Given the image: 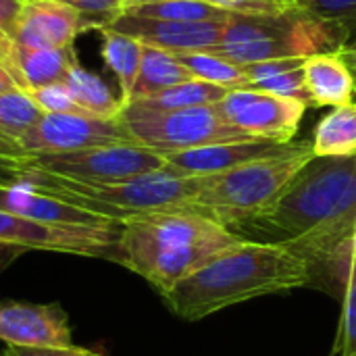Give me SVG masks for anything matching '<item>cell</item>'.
<instances>
[{"mask_svg": "<svg viewBox=\"0 0 356 356\" xmlns=\"http://www.w3.org/2000/svg\"><path fill=\"white\" fill-rule=\"evenodd\" d=\"M86 29L94 25L73 6L58 0H25L13 35L19 46L69 48Z\"/></svg>", "mask_w": 356, "mask_h": 356, "instance_id": "14", "label": "cell"}, {"mask_svg": "<svg viewBox=\"0 0 356 356\" xmlns=\"http://www.w3.org/2000/svg\"><path fill=\"white\" fill-rule=\"evenodd\" d=\"M311 265L336 267L356 232V154L313 156L259 219Z\"/></svg>", "mask_w": 356, "mask_h": 356, "instance_id": "1", "label": "cell"}, {"mask_svg": "<svg viewBox=\"0 0 356 356\" xmlns=\"http://www.w3.org/2000/svg\"><path fill=\"white\" fill-rule=\"evenodd\" d=\"M340 54H342L344 63L348 65V69H350V73H353L356 83V50H342Z\"/></svg>", "mask_w": 356, "mask_h": 356, "instance_id": "39", "label": "cell"}, {"mask_svg": "<svg viewBox=\"0 0 356 356\" xmlns=\"http://www.w3.org/2000/svg\"><path fill=\"white\" fill-rule=\"evenodd\" d=\"M25 167L81 184H115L167 167L163 154L136 142L108 144L60 154H35L23 161Z\"/></svg>", "mask_w": 356, "mask_h": 356, "instance_id": "8", "label": "cell"}, {"mask_svg": "<svg viewBox=\"0 0 356 356\" xmlns=\"http://www.w3.org/2000/svg\"><path fill=\"white\" fill-rule=\"evenodd\" d=\"M104 27L125 33L142 42L144 46H154L171 54H186V52H215L221 44L225 23H179V21L144 19V17L121 13Z\"/></svg>", "mask_w": 356, "mask_h": 356, "instance_id": "13", "label": "cell"}, {"mask_svg": "<svg viewBox=\"0 0 356 356\" xmlns=\"http://www.w3.org/2000/svg\"><path fill=\"white\" fill-rule=\"evenodd\" d=\"M134 142L119 119H96L88 115L44 113L42 119L19 140L27 156L75 152L108 144Z\"/></svg>", "mask_w": 356, "mask_h": 356, "instance_id": "11", "label": "cell"}, {"mask_svg": "<svg viewBox=\"0 0 356 356\" xmlns=\"http://www.w3.org/2000/svg\"><path fill=\"white\" fill-rule=\"evenodd\" d=\"M75 48H29L17 44V65L23 88L35 90L65 81L73 65H77Z\"/></svg>", "mask_w": 356, "mask_h": 356, "instance_id": "19", "label": "cell"}, {"mask_svg": "<svg viewBox=\"0 0 356 356\" xmlns=\"http://www.w3.org/2000/svg\"><path fill=\"white\" fill-rule=\"evenodd\" d=\"M123 221L102 227L58 225L0 211V246L117 261Z\"/></svg>", "mask_w": 356, "mask_h": 356, "instance_id": "9", "label": "cell"}, {"mask_svg": "<svg viewBox=\"0 0 356 356\" xmlns=\"http://www.w3.org/2000/svg\"><path fill=\"white\" fill-rule=\"evenodd\" d=\"M13 88H19L17 81L13 79V75H10L6 69L0 67V94H2V92H8V90H13Z\"/></svg>", "mask_w": 356, "mask_h": 356, "instance_id": "38", "label": "cell"}, {"mask_svg": "<svg viewBox=\"0 0 356 356\" xmlns=\"http://www.w3.org/2000/svg\"><path fill=\"white\" fill-rule=\"evenodd\" d=\"M338 277L344 284V302L336 353L338 356H356V269L344 265Z\"/></svg>", "mask_w": 356, "mask_h": 356, "instance_id": "28", "label": "cell"}, {"mask_svg": "<svg viewBox=\"0 0 356 356\" xmlns=\"http://www.w3.org/2000/svg\"><path fill=\"white\" fill-rule=\"evenodd\" d=\"M192 79L194 75L184 67V63L175 54L154 48V46H144L140 73H138L129 102L154 96L167 88H173L177 83L192 81Z\"/></svg>", "mask_w": 356, "mask_h": 356, "instance_id": "21", "label": "cell"}, {"mask_svg": "<svg viewBox=\"0 0 356 356\" xmlns=\"http://www.w3.org/2000/svg\"><path fill=\"white\" fill-rule=\"evenodd\" d=\"M23 4L25 0H0V29H6L13 33Z\"/></svg>", "mask_w": 356, "mask_h": 356, "instance_id": "34", "label": "cell"}, {"mask_svg": "<svg viewBox=\"0 0 356 356\" xmlns=\"http://www.w3.org/2000/svg\"><path fill=\"white\" fill-rule=\"evenodd\" d=\"M313 156L309 142H292L277 154L250 161L219 175H209V184L192 209L225 225L261 219Z\"/></svg>", "mask_w": 356, "mask_h": 356, "instance_id": "6", "label": "cell"}, {"mask_svg": "<svg viewBox=\"0 0 356 356\" xmlns=\"http://www.w3.org/2000/svg\"><path fill=\"white\" fill-rule=\"evenodd\" d=\"M175 56L194 75V79L207 81V83L223 88L227 92L250 88L244 67L232 63L229 58H225L217 52H186V54H175Z\"/></svg>", "mask_w": 356, "mask_h": 356, "instance_id": "25", "label": "cell"}, {"mask_svg": "<svg viewBox=\"0 0 356 356\" xmlns=\"http://www.w3.org/2000/svg\"><path fill=\"white\" fill-rule=\"evenodd\" d=\"M227 96V90L211 86L200 79L184 81L173 88H167L154 96L134 100L129 104H136L140 108L148 111H181V108H194V106H209L217 104Z\"/></svg>", "mask_w": 356, "mask_h": 356, "instance_id": "24", "label": "cell"}, {"mask_svg": "<svg viewBox=\"0 0 356 356\" xmlns=\"http://www.w3.org/2000/svg\"><path fill=\"white\" fill-rule=\"evenodd\" d=\"M0 342L25 348L73 346L69 317L58 305L0 302Z\"/></svg>", "mask_w": 356, "mask_h": 356, "instance_id": "12", "label": "cell"}, {"mask_svg": "<svg viewBox=\"0 0 356 356\" xmlns=\"http://www.w3.org/2000/svg\"><path fill=\"white\" fill-rule=\"evenodd\" d=\"M156 2H165V0H123V10L134 8V6H144V4H156Z\"/></svg>", "mask_w": 356, "mask_h": 356, "instance_id": "40", "label": "cell"}, {"mask_svg": "<svg viewBox=\"0 0 356 356\" xmlns=\"http://www.w3.org/2000/svg\"><path fill=\"white\" fill-rule=\"evenodd\" d=\"M119 121L136 144L163 156L221 142L257 140L234 127L219 113L217 104L181 111H148L136 104H125Z\"/></svg>", "mask_w": 356, "mask_h": 356, "instance_id": "7", "label": "cell"}, {"mask_svg": "<svg viewBox=\"0 0 356 356\" xmlns=\"http://www.w3.org/2000/svg\"><path fill=\"white\" fill-rule=\"evenodd\" d=\"M344 265H353L356 269V232L355 236H353V240H350V244H348V248H346V252L340 257V261L336 263V267H334V271H338V275H340V271L344 269Z\"/></svg>", "mask_w": 356, "mask_h": 356, "instance_id": "37", "label": "cell"}, {"mask_svg": "<svg viewBox=\"0 0 356 356\" xmlns=\"http://www.w3.org/2000/svg\"><path fill=\"white\" fill-rule=\"evenodd\" d=\"M217 108L234 127L250 138L288 144L294 142L309 106L294 98L242 88L227 92V96L217 102Z\"/></svg>", "mask_w": 356, "mask_h": 356, "instance_id": "10", "label": "cell"}, {"mask_svg": "<svg viewBox=\"0 0 356 356\" xmlns=\"http://www.w3.org/2000/svg\"><path fill=\"white\" fill-rule=\"evenodd\" d=\"M2 356H102L100 353L79 348V346H65V348H25V346H6Z\"/></svg>", "mask_w": 356, "mask_h": 356, "instance_id": "33", "label": "cell"}, {"mask_svg": "<svg viewBox=\"0 0 356 356\" xmlns=\"http://www.w3.org/2000/svg\"><path fill=\"white\" fill-rule=\"evenodd\" d=\"M0 211L21 215L27 219H38L44 223H58V225L102 227V225H111L119 221V219L98 215L90 209L77 207L69 200H63L27 181L0 186Z\"/></svg>", "mask_w": 356, "mask_h": 356, "instance_id": "15", "label": "cell"}, {"mask_svg": "<svg viewBox=\"0 0 356 356\" xmlns=\"http://www.w3.org/2000/svg\"><path fill=\"white\" fill-rule=\"evenodd\" d=\"M302 8L315 17L342 23L346 29L356 25V0H309Z\"/></svg>", "mask_w": 356, "mask_h": 356, "instance_id": "32", "label": "cell"}, {"mask_svg": "<svg viewBox=\"0 0 356 356\" xmlns=\"http://www.w3.org/2000/svg\"><path fill=\"white\" fill-rule=\"evenodd\" d=\"M344 50H356V25L348 27V40H346Z\"/></svg>", "mask_w": 356, "mask_h": 356, "instance_id": "41", "label": "cell"}, {"mask_svg": "<svg viewBox=\"0 0 356 356\" xmlns=\"http://www.w3.org/2000/svg\"><path fill=\"white\" fill-rule=\"evenodd\" d=\"M311 146L315 156H355L356 100L334 106L319 119Z\"/></svg>", "mask_w": 356, "mask_h": 356, "instance_id": "23", "label": "cell"}, {"mask_svg": "<svg viewBox=\"0 0 356 356\" xmlns=\"http://www.w3.org/2000/svg\"><path fill=\"white\" fill-rule=\"evenodd\" d=\"M242 238L196 211L169 209L123 219L117 261L163 296Z\"/></svg>", "mask_w": 356, "mask_h": 356, "instance_id": "3", "label": "cell"}, {"mask_svg": "<svg viewBox=\"0 0 356 356\" xmlns=\"http://www.w3.org/2000/svg\"><path fill=\"white\" fill-rule=\"evenodd\" d=\"M348 29L342 23L321 19L305 8L280 17L229 15L217 54L246 67L277 58H309L342 52Z\"/></svg>", "mask_w": 356, "mask_h": 356, "instance_id": "5", "label": "cell"}, {"mask_svg": "<svg viewBox=\"0 0 356 356\" xmlns=\"http://www.w3.org/2000/svg\"><path fill=\"white\" fill-rule=\"evenodd\" d=\"M65 86L69 88L75 102L83 108L86 115L96 119H119L125 108V100L117 94L104 77L81 67L79 63L71 67L65 77Z\"/></svg>", "mask_w": 356, "mask_h": 356, "instance_id": "20", "label": "cell"}, {"mask_svg": "<svg viewBox=\"0 0 356 356\" xmlns=\"http://www.w3.org/2000/svg\"><path fill=\"white\" fill-rule=\"evenodd\" d=\"M42 108L27 90L13 88L0 94V131L8 138L19 142L42 119Z\"/></svg>", "mask_w": 356, "mask_h": 356, "instance_id": "27", "label": "cell"}, {"mask_svg": "<svg viewBox=\"0 0 356 356\" xmlns=\"http://www.w3.org/2000/svg\"><path fill=\"white\" fill-rule=\"evenodd\" d=\"M123 13L144 19L179 21V23H227L229 19V13L204 0H165L156 4L134 6Z\"/></svg>", "mask_w": 356, "mask_h": 356, "instance_id": "26", "label": "cell"}, {"mask_svg": "<svg viewBox=\"0 0 356 356\" xmlns=\"http://www.w3.org/2000/svg\"><path fill=\"white\" fill-rule=\"evenodd\" d=\"M79 10L98 31L123 13V0H58Z\"/></svg>", "mask_w": 356, "mask_h": 356, "instance_id": "31", "label": "cell"}, {"mask_svg": "<svg viewBox=\"0 0 356 356\" xmlns=\"http://www.w3.org/2000/svg\"><path fill=\"white\" fill-rule=\"evenodd\" d=\"M29 96L35 100V104L42 108V113H56V115H86L83 108L75 102L65 81L42 86L35 90H29ZM90 117V115H88Z\"/></svg>", "mask_w": 356, "mask_h": 356, "instance_id": "29", "label": "cell"}, {"mask_svg": "<svg viewBox=\"0 0 356 356\" xmlns=\"http://www.w3.org/2000/svg\"><path fill=\"white\" fill-rule=\"evenodd\" d=\"M25 175V167L19 161H8L0 159V186H10V184H21Z\"/></svg>", "mask_w": 356, "mask_h": 356, "instance_id": "35", "label": "cell"}, {"mask_svg": "<svg viewBox=\"0 0 356 356\" xmlns=\"http://www.w3.org/2000/svg\"><path fill=\"white\" fill-rule=\"evenodd\" d=\"M98 31L102 35L100 56H102L104 65L108 67V71L115 75V79L119 83V94L127 104L131 98L138 73H140L144 44L125 33L113 31L108 27H100Z\"/></svg>", "mask_w": 356, "mask_h": 356, "instance_id": "22", "label": "cell"}, {"mask_svg": "<svg viewBox=\"0 0 356 356\" xmlns=\"http://www.w3.org/2000/svg\"><path fill=\"white\" fill-rule=\"evenodd\" d=\"M305 83L313 106H340L356 98V83L342 54H315L305 58Z\"/></svg>", "mask_w": 356, "mask_h": 356, "instance_id": "17", "label": "cell"}, {"mask_svg": "<svg viewBox=\"0 0 356 356\" xmlns=\"http://www.w3.org/2000/svg\"><path fill=\"white\" fill-rule=\"evenodd\" d=\"M244 73L248 77V86L254 90L300 100L309 108L313 106L305 83V58H277L254 63L246 65Z\"/></svg>", "mask_w": 356, "mask_h": 356, "instance_id": "18", "label": "cell"}, {"mask_svg": "<svg viewBox=\"0 0 356 356\" xmlns=\"http://www.w3.org/2000/svg\"><path fill=\"white\" fill-rule=\"evenodd\" d=\"M0 159L23 163L27 159V154H25V150L21 148V144L17 140H13V138H8L6 134L0 131Z\"/></svg>", "mask_w": 356, "mask_h": 356, "instance_id": "36", "label": "cell"}, {"mask_svg": "<svg viewBox=\"0 0 356 356\" xmlns=\"http://www.w3.org/2000/svg\"><path fill=\"white\" fill-rule=\"evenodd\" d=\"M292 142L280 144L271 140H244V142H221L211 146H200L184 152L165 154L167 167L173 171H179L184 175H219L225 171H232L240 165H246L250 161L277 154L286 150Z\"/></svg>", "mask_w": 356, "mask_h": 356, "instance_id": "16", "label": "cell"}, {"mask_svg": "<svg viewBox=\"0 0 356 356\" xmlns=\"http://www.w3.org/2000/svg\"><path fill=\"white\" fill-rule=\"evenodd\" d=\"M311 261L288 242L240 240L163 294L186 321H200L229 307L292 292L311 282Z\"/></svg>", "mask_w": 356, "mask_h": 356, "instance_id": "2", "label": "cell"}, {"mask_svg": "<svg viewBox=\"0 0 356 356\" xmlns=\"http://www.w3.org/2000/svg\"><path fill=\"white\" fill-rule=\"evenodd\" d=\"M290 2H292V4H296V6H300V8H302V6H305V4H307V2H309V0H290Z\"/></svg>", "mask_w": 356, "mask_h": 356, "instance_id": "42", "label": "cell"}, {"mask_svg": "<svg viewBox=\"0 0 356 356\" xmlns=\"http://www.w3.org/2000/svg\"><path fill=\"white\" fill-rule=\"evenodd\" d=\"M23 181L42 188L63 200H69L77 207L90 209L98 215L123 221L131 215L142 213L188 207L192 209L196 198L207 188L209 177L184 175L179 171L163 167L159 171H150L125 181L81 184L25 167Z\"/></svg>", "mask_w": 356, "mask_h": 356, "instance_id": "4", "label": "cell"}, {"mask_svg": "<svg viewBox=\"0 0 356 356\" xmlns=\"http://www.w3.org/2000/svg\"><path fill=\"white\" fill-rule=\"evenodd\" d=\"M229 15H246V17H280L294 8L290 0H204Z\"/></svg>", "mask_w": 356, "mask_h": 356, "instance_id": "30", "label": "cell"}]
</instances>
